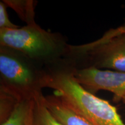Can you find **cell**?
<instances>
[{
	"mask_svg": "<svg viewBox=\"0 0 125 125\" xmlns=\"http://www.w3.org/2000/svg\"><path fill=\"white\" fill-rule=\"evenodd\" d=\"M42 86L54 90V93L92 125H125L116 108L85 89L71 71L44 74Z\"/></svg>",
	"mask_w": 125,
	"mask_h": 125,
	"instance_id": "cell-1",
	"label": "cell"
},
{
	"mask_svg": "<svg viewBox=\"0 0 125 125\" xmlns=\"http://www.w3.org/2000/svg\"><path fill=\"white\" fill-rule=\"evenodd\" d=\"M0 44L1 47L35 60L53 58L63 49L58 35L42 29L37 23L17 29H1Z\"/></svg>",
	"mask_w": 125,
	"mask_h": 125,
	"instance_id": "cell-2",
	"label": "cell"
},
{
	"mask_svg": "<svg viewBox=\"0 0 125 125\" xmlns=\"http://www.w3.org/2000/svg\"><path fill=\"white\" fill-rule=\"evenodd\" d=\"M13 50L1 47V86L21 97L33 96L41 90L44 74H40Z\"/></svg>",
	"mask_w": 125,
	"mask_h": 125,
	"instance_id": "cell-3",
	"label": "cell"
},
{
	"mask_svg": "<svg viewBox=\"0 0 125 125\" xmlns=\"http://www.w3.org/2000/svg\"><path fill=\"white\" fill-rule=\"evenodd\" d=\"M76 81L85 89L94 94L105 90L114 94V100L119 101L125 95V73L101 70L94 67L71 71Z\"/></svg>",
	"mask_w": 125,
	"mask_h": 125,
	"instance_id": "cell-4",
	"label": "cell"
},
{
	"mask_svg": "<svg viewBox=\"0 0 125 125\" xmlns=\"http://www.w3.org/2000/svg\"><path fill=\"white\" fill-rule=\"evenodd\" d=\"M70 51L88 55L91 67L125 73V43L115 40L100 39L89 44L68 46Z\"/></svg>",
	"mask_w": 125,
	"mask_h": 125,
	"instance_id": "cell-5",
	"label": "cell"
},
{
	"mask_svg": "<svg viewBox=\"0 0 125 125\" xmlns=\"http://www.w3.org/2000/svg\"><path fill=\"white\" fill-rule=\"evenodd\" d=\"M46 107L62 125H92L86 119L74 110L58 94L45 96Z\"/></svg>",
	"mask_w": 125,
	"mask_h": 125,
	"instance_id": "cell-6",
	"label": "cell"
},
{
	"mask_svg": "<svg viewBox=\"0 0 125 125\" xmlns=\"http://www.w3.org/2000/svg\"><path fill=\"white\" fill-rule=\"evenodd\" d=\"M34 94L22 98L10 116L0 125H34Z\"/></svg>",
	"mask_w": 125,
	"mask_h": 125,
	"instance_id": "cell-7",
	"label": "cell"
},
{
	"mask_svg": "<svg viewBox=\"0 0 125 125\" xmlns=\"http://www.w3.org/2000/svg\"><path fill=\"white\" fill-rule=\"evenodd\" d=\"M34 125H62L51 113L46 107L45 96L41 90L34 94Z\"/></svg>",
	"mask_w": 125,
	"mask_h": 125,
	"instance_id": "cell-8",
	"label": "cell"
},
{
	"mask_svg": "<svg viewBox=\"0 0 125 125\" xmlns=\"http://www.w3.org/2000/svg\"><path fill=\"white\" fill-rule=\"evenodd\" d=\"M8 7L13 9L27 24H35V1L32 0H3Z\"/></svg>",
	"mask_w": 125,
	"mask_h": 125,
	"instance_id": "cell-9",
	"label": "cell"
},
{
	"mask_svg": "<svg viewBox=\"0 0 125 125\" xmlns=\"http://www.w3.org/2000/svg\"><path fill=\"white\" fill-rule=\"evenodd\" d=\"M100 40L103 41L115 40L125 43V25L107 31Z\"/></svg>",
	"mask_w": 125,
	"mask_h": 125,
	"instance_id": "cell-10",
	"label": "cell"
},
{
	"mask_svg": "<svg viewBox=\"0 0 125 125\" xmlns=\"http://www.w3.org/2000/svg\"><path fill=\"white\" fill-rule=\"evenodd\" d=\"M7 6L3 2H0V29H17L20 27L10 21L7 10Z\"/></svg>",
	"mask_w": 125,
	"mask_h": 125,
	"instance_id": "cell-11",
	"label": "cell"
},
{
	"mask_svg": "<svg viewBox=\"0 0 125 125\" xmlns=\"http://www.w3.org/2000/svg\"><path fill=\"white\" fill-rule=\"evenodd\" d=\"M122 101L125 104V95L123 97V98H122Z\"/></svg>",
	"mask_w": 125,
	"mask_h": 125,
	"instance_id": "cell-12",
	"label": "cell"
}]
</instances>
